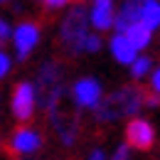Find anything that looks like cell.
Wrapping results in <instances>:
<instances>
[{
  "label": "cell",
  "mask_w": 160,
  "mask_h": 160,
  "mask_svg": "<svg viewBox=\"0 0 160 160\" xmlns=\"http://www.w3.org/2000/svg\"><path fill=\"white\" fill-rule=\"evenodd\" d=\"M140 106H145V91H140L138 86H123L118 91L108 94L106 101H101V106L94 111L96 113V121L99 123H111V121H118L123 116H133L138 113Z\"/></svg>",
  "instance_id": "6da1fadb"
},
{
  "label": "cell",
  "mask_w": 160,
  "mask_h": 160,
  "mask_svg": "<svg viewBox=\"0 0 160 160\" xmlns=\"http://www.w3.org/2000/svg\"><path fill=\"white\" fill-rule=\"evenodd\" d=\"M89 25H91V18H89L86 8L84 5H72L67 18L62 20V30H59V40L69 54L86 52V40L91 35Z\"/></svg>",
  "instance_id": "7a4b0ae2"
},
{
  "label": "cell",
  "mask_w": 160,
  "mask_h": 160,
  "mask_svg": "<svg viewBox=\"0 0 160 160\" xmlns=\"http://www.w3.org/2000/svg\"><path fill=\"white\" fill-rule=\"evenodd\" d=\"M35 106H37V89H35V84H30V81H20V84L12 89V96H10L12 116L25 123V121L32 118Z\"/></svg>",
  "instance_id": "3957f363"
},
{
  "label": "cell",
  "mask_w": 160,
  "mask_h": 160,
  "mask_svg": "<svg viewBox=\"0 0 160 160\" xmlns=\"http://www.w3.org/2000/svg\"><path fill=\"white\" fill-rule=\"evenodd\" d=\"M72 99L77 103V108H99L101 106V84L94 77H81L72 86Z\"/></svg>",
  "instance_id": "277c9868"
},
{
  "label": "cell",
  "mask_w": 160,
  "mask_h": 160,
  "mask_svg": "<svg viewBox=\"0 0 160 160\" xmlns=\"http://www.w3.org/2000/svg\"><path fill=\"white\" fill-rule=\"evenodd\" d=\"M126 140L131 148L138 150H150L155 145V128L153 123L145 118H131L126 126Z\"/></svg>",
  "instance_id": "5b68a950"
},
{
  "label": "cell",
  "mask_w": 160,
  "mask_h": 160,
  "mask_svg": "<svg viewBox=\"0 0 160 160\" xmlns=\"http://www.w3.org/2000/svg\"><path fill=\"white\" fill-rule=\"evenodd\" d=\"M12 42H15V54L18 59H27V54L32 52V47H37L40 42V25L37 22L25 20L15 27V35H12Z\"/></svg>",
  "instance_id": "8992f818"
},
{
  "label": "cell",
  "mask_w": 160,
  "mask_h": 160,
  "mask_svg": "<svg viewBox=\"0 0 160 160\" xmlns=\"http://www.w3.org/2000/svg\"><path fill=\"white\" fill-rule=\"evenodd\" d=\"M40 145H42L40 133L35 128H27V126L12 131V136H10V150L18 155H32L40 150Z\"/></svg>",
  "instance_id": "52a82bcc"
},
{
  "label": "cell",
  "mask_w": 160,
  "mask_h": 160,
  "mask_svg": "<svg viewBox=\"0 0 160 160\" xmlns=\"http://www.w3.org/2000/svg\"><path fill=\"white\" fill-rule=\"evenodd\" d=\"M89 18H91V27L101 32V30H108L116 25V10H113V2L111 0H96L89 10Z\"/></svg>",
  "instance_id": "ba28073f"
},
{
  "label": "cell",
  "mask_w": 160,
  "mask_h": 160,
  "mask_svg": "<svg viewBox=\"0 0 160 160\" xmlns=\"http://www.w3.org/2000/svg\"><path fill=\"white\" fill-rule=\"evenodd\" d=\"M108 47H111V54H113V59L118 62V64H126V67H133V62L138 59V49L128 42L126 35H113L111 42H108Z\"/></svg>",
  "instance_id": "9c48e42d"
},
{
  "label": "cell",
  "mask_w": 160,
  "mask_h": 160,
  "mask_svg": "<svg viewBox=\"0 0 160 160\" xmlns=\"http://www.w3.org/2000/svg\"><path fill=\"white\" fill-rule=\"evenodd\" d=\"M140 8H143V2H123L121 5V10L116 12V35H126L133 25H138L140 22Z\"/></svg>",
  "instance_id": "30bf717a"
},
{
  "label": "cell",
  "mask_w": 160,
  "mask_h": 160,
  "mask_svg": "<svg viewBox=\"0 0 160 160\" xmlns=\"http://www.w3.org/2000/svg\"><path fill=\"white\" fill-rule=\"evenodd\" d=\"M59 79H62V69L57 62H47L44 67L40 69V77H37V84H40L44 91H49V89H54V86H59Z\"/></svg>",
  "instance_id": "8fae6325"
},
{
  "label": "cell",
  "mask_w": 160,
  "mask_h": 160,
  "mask_svg": "<svg viewBox=\"0 0 160 160\" xmlns=\"http://www.w3.org/2000/svg\"><path fill=\"white\" fill-rule=\"evenodd\" d=\"M140 22H143L150 32L158 30V27H160V2H155V0H145L143 8H140Z\"/></svg>",
  "instance_id": "7c38bea8"
},
{
  "label": "cell",
  "mask_w": 160,
  "mask_h": 160,
  "mask_svg": "<svg viewBox=\"0 0 160 160\" xmlns=\"http://www.w3.org/2000/svg\"><path fill=\"white\" fill-rule=\"evenodd\" d=\"M126 37H128V42H131V44L140 52V49H145V47L153 42V32H150L143 22H138V25H133V27L126 32Z\"/></svg>",
  "instance_id": "4fadbf2b"
},
{
  "label": "cell",
  "mask_w": 160,
  "mask_h": 160,
  "mask_svg": "<svg viewBox=\"0 0 160 160\" xmlns=\"http://www.w3.org/2000/svg\"><path fill=\"white\" fill-rule=\"evenodd\" d=\"M54 126V131L59 133V140L69 148V145H74L77 143V133H79V126H77V121H67V118H59L52 123Z\"/></svg>",
  "instance_id": "5bb4252c"
},
{
  "label": "cell",
  "mask_w": 160,
  "mask_h": 160,
  "mask_svg": "<svg viewBox=\"0 0 160 160\" xmlns=\"http://www.w3.org/2000/svg\"><path fill=\"white\" fill-rule=\"evenodd\" d=\"M150 69H153V59L148 54H140L138 59L133 62V67H131V74H133V79H145L150 74Z\"/></svg>",
  "instance_id": "9a60e30c"
},
{
  "label": "cell",
  "mask_w": 160,
  "mask_h": 160,
  "mask_svg": "<svg viewBox=\"0 0 160 160\" xmlns=\"http://www.w3.org/2000/svg\"><path fill=\"white\" fill-rule=\"evenodd\" d=\"M99 49H101V37L96 32H91L89 40H86V52H99Z\"/></svg>",
  "instance_id": "2e32d148"
},
{
  "label": "cell",
  "mask_w": 160,
  "mask_h": 160,
  "mask_svg": "<svg viewBox=\"0 0 160 160\" xmlns=\"http://www.w3.org/2000/svg\"><path fill=\"white\" fill-rule=\"evenodd\" d=\"M10 67H12V59L8 57V52H0V77H8Z\"/></svg>",
  "instance_id": "e0dca14e"
},
{
  "label": "cell",
  "mask_w": 160,
  "mask_h": 160,
  "mask_svg": "<svg viewBox=\"0 0 160 160\" xmlns=\"http://www.w3.org/2000/svg\"><path fill=\"white\" fill-rule=\"evenodd\" d=\"M150 91L160 96V67H155L153 74H150Z\"/></svg>",
  "instance_id": "ac0fdd59"
},
{
  "label": "cell",
  "mask_w": 160,
  "mask_h": 160,
  "mask_svg": "<svg viewBox=\"0 0 160 160\" xmlns=\"http://www.w3.org/2000/svg\"><path fill=\"white\" fill-rule=\"evenodd\" d=\"M12 35H15V30L10 27V22L0 20V40H8V37H12Z\"/></svg>",
  "instance_id": "d6986e66"
},
{
  "label": "cell",
  "mask_w": 160,
  "mask_h": 160,
  "mask_svg": "<svg viewBox=\"0 0 160 160\" xmlns=\"http://www.w3.org/2000/svg\"><path fill=\"white\" fill-rule=\"evenodd\" d=\"M145 106H148V108H158L160 106V96L153 94V91H145Z\"/></svg>",
  "instance_id": "ffe728a7"
},
{
  "label": "cell",
  "mask_w": 160,
  "mask_h": 160,
  "mask_svg": "<svg viewBox=\"0 0 160 160\" xmlns=\"http://www.w3.org/2000/svg\"><path fill=\"white\" fill-rule=\"evenodd\" d=\"M128 158H131V153H128V145L123 143V145L116 148V153H113V158H111V160H128Z\"/></svg>",
  "instance_id": "44dd1931"
},
{
  "label": "cell",
  "mask_w": 160,
  "mask_h": 160,
  "mask_svg": "<svg viewBox=\"0 0 160 160\" xmlns=\"http://www.w3.org/2000/svg\"><path fill=\"white\" fill-rule=\"evenodd\" d=\"M86 160H106V153H103L101 148H94V150L86 155Z\"/></svg>",
  "instance_id": "7402d4cb"
},
{
  "label": "cell",
  "mask_w": 160,
  "mask_h": 160,
  "mask_svg": "<svg viewBox=\"0 0 160 160\" xmlns=\"http://www.w3.org/2000/svg\"><path fill=\"white\" fill-rule=\"evenodd\" d=\"M67 2L64 0H49V2H44V8H49V10H57V8H64Z\"/></svg>",
  "instance_id": "603a6c76"
}]
</instances>
